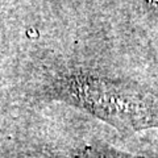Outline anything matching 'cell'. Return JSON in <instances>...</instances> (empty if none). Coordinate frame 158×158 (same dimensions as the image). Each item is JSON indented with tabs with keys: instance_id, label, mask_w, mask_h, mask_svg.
Wrapping results in <instances>:
<instances>
[{
	"instance_id": "6da1fadb",
	"label": "cell",
	"mask_w": 158,
	"mask_h": 158,
	"mask_svg": "<svg viewBox=\"0 0 158 158\" xmlns=\"http://www.w3.org/2000/svg\"><path fill=\"white\" fill-rule=\"evenodd\" d=\"M56 92L121 133L158 127V99L135 83L74 67L58 78Z\"/></svg>"
},
{
	"instance_id": "7a4b0ae2",
	"label": "cell",
	"mask_w": 158,
	"mask_h": 158,
	"mask_svg": "<svg viewBox=\"0 0 158 158\" xmlns=\"http://www.w3.org/2000/svg\"><path fill=\"white\" fill-rule=\"evenodd\" d=\"M71 158H144L112 149L106 145H87L77 152Z\"/></svg>"
},
{
	"instance_id": "3957f363",
	"label": "cell",
	"mask_w": 158,
	"mask_h": 158,
	"mask_svg": "<svg viewBox=\"0 0 158 158\" xmlns=\"http://www.w3.org/2000/svg\"><path fill=\"white\" fill-rule=\"evenodd\" d=\"M148 3H149V4H152L153 7L158 8V0H148Z\"/></svg>"
}]
</instances>
